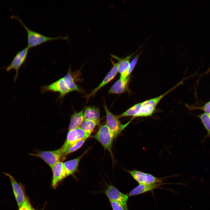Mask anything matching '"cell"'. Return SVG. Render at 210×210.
Instances as JSON below:
<instances>
[{"instance_id": "obj_1", "label": "cell", "mask_w": 210, "mask_h": 210, "mask_svg": "<svg viewBox=\"0 0 210 210\" xmlns=\"http://www.w3.org/2000/svg\"><path fill=\"white\" fill-rule=\"evenodd\" d=\"M73 73L69 67L68 73L64 77L49 85L43 87L42 91L59 92L60 98L72 91L80 92L79 86L75 83Z\"/></svg>"}, {"instance_id": "obj_2", "label": "cell", "mask_w": 210, "mask_h": 210, "mask_svg": "<svg viewBox=\"0 0 210 210\" xmlns=\"http://www.w3.org/2000/svg\"><path fill=\"white\" fill-rule=\"evenodd\" d=\"M12 17L19 21L25 29L27 36V47L29 49L50 41L60 39L67 41L69 40V38L68 36L64 37L58 36L54 37L46 36L29 29L24 24L19 17L13 16Z\"/></svg>"}, {"instance_id": "obj_3", "label": "cell", "mask_w": 210, "mask_h": 210, "mask_svg": "<svg viewBox=\"0 0 210 210\" xmlns=\"http://www.w3.org/2000/svg\"><path fill=\"white\" fill-rule=\"evenodd\" d=\"M104 107L106 113V125L114 139L133 119L132 118L127 123L122 125L117 116L112 113L109 110L105 103L104 104Z\"/></svg>"}, {"instance_id": "obj_4", "label": "cell", "mask_w": 210, "mask_h": 210, "mask_svg": "<svg viewBox=\"0 0 210 210\" xmlns=\"http://www.w3.org/2000/svg\"><path fill=\"white\" fill-rule=\"evenodd\" d=\"M90 136L80 127L69 131L66 140L60 148L62 153V157L68 149L72 145L83 139H87Z\"/></svg>"}, {"instance_id": "obj_5", "label": "cell", "mask_w": 210, "mask_h": 210, "mask_svg": "<svg viewBox=\"0 0 210 210\" xmlns=\"http://www.w3.org/2000/svg\"><path fill=\"white\" fill-rule=\"evenodd\" d=\"M92 137L99 142L105 149L108 150L113 157L112 147L114 139L106 125L101 126L96 133Z\"/></svg>"}, {"instance_id": "obj_6", "label": "cell", "mask_w": 210, "mask_h": 210, "mask_svg": "<svg viewBox=\"0 0 210 210\" xmlns=\"http://www.w3.org/2000/svg\"><path fill=\"white\" fill-rule=\"evenodd\" d=\"M29 155L40 158L43 160L51 168L62 157L63 153L61 149L50 151H41Z\"/></svg>"}, {"instance_id": "obj_7", "label": "cell", "mask_w": 210, "mask_h": 210, "mask_svg": "<svg viewBox=\"0 0 210 210\" xmlns=\"http://www.w3.org/2000/svg\"><path fill=\"white\" fill-rule=\"evenodd\" d=\"M29 49L27 46L18 52L10 64L6 68V70L7 72L13 70H15V73L14 77L15 82H16L18 78L20 68L26 60Z\"/></svg>"}, {"instance_id": "obj_8", "label": "cell", "mask_w": 210, "mask_h": 210, "mask_svg": "<svg viewBox=\"0 0 210 210\" xmlns=\"http://www.w3.org/2000/svg\"><path fill=\"white\" fill-rule=\"evenodd\" d=\"M127 171L139 184H151L162 182L163 178H158L150 174L136 170Z\"/></svg>"}, {"instance_id": "obj_9", "label": "cell", "mask_w": 210, "mask_h": 210, "mask_svg": "<svg viewBox=\"0 0 210 210\" xmlns=\"http://www.w3.org/2000/svg\"><path fill=\"white\" fill-rule=\"evenodd\" d=\"M105 192L109 201H116L121 204L125 210H128L127 201L129 196L127 194L122 193L112 184L107 186Z\"/></svg>"}, {"instance_id": "obj_10", "label": "cell", "mask_w": 210, "mask_h": 210, "mask_svg": "<svg viewBox=\"0 0 210 210\" xmlns=\"http://www.w3.org/2000/svg\"><path fill=\"white\" fill-rule=\"evenodd\" d=\"M178 85H179V84H178L177 85L171 89L164 93L159 96L141 102V104L140 110L141 113L144 115L147 116H151L154 112L157 105L162 99Z\"/></svg>"}, {"instance_id": "obj_11", "label": "cell", "mask_w": 210, "mask_h": 210, "mask_svg": "<svg viewBox=\"0 0 210 210\" xmlns=\"http://www.w3.org/2000/svg\"><path fill=\"white\" fill-rule=\"evenodd\" d=\"M2 172L10 178L15 197L19 208L26 197L23 188L21 184L17 183L15 178L10 174L5 172Z\"/></svg>"}, {"instance_id": "obj_12", "label": "cell", "mask_w": 210, "mask_h": 210, "mask_svg": "<svg viewBox=\"0 0 210 210\" xmlns=\"http://www.w3.org/2000/svg\"><path fill=\"white\" fill-rule=\"evenodd\" d=\"M53 173L52 186L55 188L58 183L67 177L65 167L63 162L58 161L51 168Z\"/></svg>"}, {"instance_id": "obj_13", "label": "cell", "mask_w": 210, "mask_h": 210, "mask_svg": "<svg viewBox=\"0 0 210 210\" xmlns=\"http://www.w3.org/2000/svg\"><path fill=\"white\" fill-rule=\"evenodd\" d=\"M113 66L101 83L92 92L86 96L89 98L94 95L100 89L112 80L117 75L118 72V62H115L112 59H110Z\"/></svg>"}, {"instance_id": "obj_14", "label": "cell", "mask_w": 210, "mask_h": 210, "mask_svg": "<svg viewBox=\"0 0 210 210\" xmlns=\"http://www.w3.org/2000/svg\"><path fill=\"white\" fill-rule=\"evenodd\" d=\"M130 78V76L125 78L120 77L108 90L109 93L118 94L127 91Z\"/></svg>"}, {"instance_id": "obj_15", "label": "cell", "mask_w": 210, "mask_h": 210, "mask_svg": "<svg viewBox=\"0 0 210 210\" xmlns=\"http://www.w3.org/2000/svg\"><path fill=\"white\" fill-rule=\"evenodd\" d=\"M134 54L132 53L124 58H120L115 55H111V57L118 61V70L120 74V77L126 78V74L130 65V59Z\"/></svg>"}, {"instance_id": "obj_16", "label": "cell", "mask_w": 210, "mask_h": 210, "mask_svg": "<svg viewBox=\"0 0 210 210\" xmlns=\"http://www.w3.org/2000/svg\"><path fill=\"white\" fill-rule=\"evenodd\" d=\"M163 183H157L151 184H139L128 194L129 196H134L144 193L158 188Z\"/></svg>"}, {"instance_id": "obj_17", "label": "cell", "mask_w": 210, "mask_h": 210, "mask_svg": "<svg viewBox=\"0 0 210 210\" xmlns=\"http://www.w3.org/2000/svg\"><path fill=\"white\" fill-rule=\"evenodd\" d=\"M87 151L86 150L78 157L63 163L67 176L72 175L77 171L80 160Z\"/></svg>"}, {"instance_id": "obj_18", "label": "cell", "mask_w": 210, "mask_h": 210, "mask_svg": "<svg viewBox=\"0 0 210 210\" xmlns=\"http://www.w3.org/2000/svg\"><path fill=\"white\" fill-rule=\"evenodd\" d=\"M84 119V112L83 110L74 112L71 117L69 130H71L80 127Z\"/></svg>"}, {"instance_id": "obj_19", "label": "cell", "mask_w": 210, "mask_h": 210, "mask_svg": "<svg viewBox=\"0 0 210 210\" xmlns=\"http://www.w3.org/2000/svg\"><path fill=\"white\" fill-rule=\"evenodd\" d=\"M84 119L100 121V111L99 108L92 106L86 107L84 112Z\"/></svg>"}, {"instance_id": "obj_20", "label": "cell", "mask_w": 210, "mask_h": 210, "mask_svg": "<svg viewBox=\"0 0 210 210\" xmlns=\"http://www.w3.org/2000/svg\"><path fill=\"white\" fill-rule=\"evenodd\" d=\"M99 121L84 119L80 127L90 135L96 126L99 124Z\"/></svg>"}, {"instance_id": "obj_21", "label": "cell", "mask_w": 210, "mask_h": 210, "mask_svg": "<svg viewBox=\"0 0 210 210\" xmlns=\"http://www.w3.org/2000/svg\"><path fill=\"white\" fill-rule=\"evenodd\" d=\"M141 106V102L136 104L129 108L126 111L117 116L119 118L123 117L132 116L134 118L138 113Z\"/></svg>"}, {"instance_id": "obj_22", "label": "cell", "mask_w": 210, "mask_h": 210, "mask_svg": "<svg viewBox=\"0 0 210 210\" xmlns=\"http://www.w3.org/2000/svg\"><path fill=\"white\" fill-rule=\"evenodd\" d=\"M198 117L207 132L206 138L209 137L210 138V115L204 113L199 115Z\"/></svg>"}, {"instance_id": "obj_23", "label": "cell", "mask_w": 210, "mask_h": 210, "mask_svg": "<svg viewBox=\"0 0 210 210\" xmlns=\"http://www.w3.org/2000/svg\"><path fill=\"white\" fill-rule=\"evenodd\" d=\"M87 139L81 140L71 145L67 150L63 157L77 150L83 145Z\"/></svg>"}, {"instance_id": "obj_24", "label": "cell", "mask_w": 210, "mask_h": 210, "mask_svg": "<svg viewBox=\"0 0 210 210\" xmlns=\"http://www.w3.org/2000/svg\"><path fill=\"white\" fill-rule=\"evenodd\" d=\"M139 55H137L130 62L128 69L126 74V77L130 76V74L134 69L138 61Z\"/></svg>"}, {"instance_id": "obj_25", "label": "cell", "mask_w": 210, "mask_h": 210, "mask_svg": "<svg viewBox=\"0 0 210 210\" xmlns=\"http://www.w3.org/2000/svg\"><path fill=\"white\" fill-rule=\"evenodd\" d=\"M19 210H34L29 200L26 197L24 202L19 208Z\"/></svg>"}, {"instance_id": "obj_26", "label": "cell", "mask_w": 210, "mask_h": 210, "mask_svg": "<svg viewBox=\"0 0 210 210\" xmlns=\"http://www.w3.org/2000/svg\"><path fill=\"white\" fill-rule=\"evenodd\" d=\"M113 210H125L123 206L120 204L113 201H110Z\"/></svg>"}, {"instance_id": "obj_27", "label": "cell", "mask_w": 210, "mask_h": 210, "mask_svg": "<svg viewBox=\"0 0 210 210\" xmlns=\"http://www.w3.org/2000/svg\"><path fill=\"white\" fill-rule=\"evenodd\" d=\"M202 108L205 113L210 115V101L206 103Z\"/></svg>"}, {"instance_id": "obj_28", "label": "cell", "mask_w": 210, "mask_h": 210, "mask_svg": "<svg viewBox=\"0 0 210 210\" xmlns=\"http://www.w3.org/2000/svg\"><path fill=\"white\" fill-rule=\"evenodd\" d=\"M34 210H35L34 209Z\"/></svg>"}]
</instances>
